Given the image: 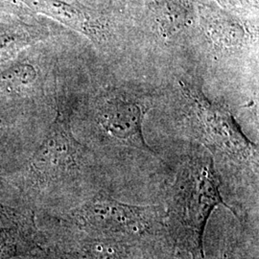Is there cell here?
<instances>
[{
	"label": "cell",
	"mask_w": 259,
	"mask_h": 259,
	"mask_svg": "<svg viewBox=\"0 0 259 259\" xmlns=\"http://www.w3.org/2000/svg\"><path fill=\"white\" fill-rule=\"evenodd\" d=\"M55 100V118L46 136L23 166L7 178L32 211L49 195L72 184L87 164V149L72 130V101L59 91Z\"/></svg>",
	"instance_id": "1"
},
{
	"label": "cell",
	"mask_w": 259,
	"mask_h": 259,
	"mask_svg": "<svg viewBox=\"0 0 259 259\" xmlns=\"http://www.w3.org/2000/svg\"><path fill=\"white\" fill-rule=\"evenodd\" d=\"M172 218L181 240L195 255L204 256V235L211 213L219 206L232 208L223 200L212 157L198 153L181 166L174 185Z\"/></svg>",
	"instance_id": "2"
},
{
	"label": "cell",
	"mask_w": 259,
	"mask_h": 259,
	"mask_svg": "<svg viewBox=\"0 0 259 259\" xmlns=\"http://www.w3.org/2000/svg\"><path fill=\"white\" fill-rule=\"evenodd\" d=\"M180 85L204 145L233 164L257 173V145L245 136L227 107L209 100L198 84L180 81Z\"/></svg>",
	"instance_id": "3"
},
{
	"label": "cell",
	"mask_w": 259,
	"mask_h": 259,
	"mask_svg": "<svg viewBox=\"0 0 259 259\" xmlns=\"http://www.w3.org/2000/svg\"><path fill=\"white\" fill-rule=\"evenodd\" d=\"M154 205L126 204L98 195L73 209L67 221L79 231L94 236H139L158 221Z\"/></svg>",
	"instance_id": "4"
},
{
	"label": "cell",
	"mask_w": 259,
	"mask_h": 259,
	"mask_svg": "<svg viewBox=\"0 0 259 259\" xmlns=\"http://www.w3.org/2000/svg\"><path fill=\"white\" fill-rule=\"evenodd\" d=\"M93 110L95 124L107 139L155 155L143 135V122L150 110L148 98L138 93L111 90L95 98Z\"/></svg>",
	"instance_id": "5"
},
{
	"label": "cell",
	"mask_w": 259,
	"mask_h": 259,
	"mask_svg": "<svg viewBox=\"0 0 259 259\" xmlns=\"http://www.w3.org/2000/svg\"><path fill=\"white\" fill-rule=\"evenodd\" d=\"M8 1V0H7ZM54 19L66 27L74 30L91 39L97 47H104L110 41L112 31L108 19L95 10L80 3H68L64 0H9Z\"/></svg>",
	"instance_id": "6"
},
{
	"label": "cell",
	"mask_w": 259,
	"mask_h": 259,
	"mask_svg": "<svg viewBox=\"0 0 259 259\" xmlns=\"http://www.w3.org/2000/svg\"><path fill=\"white\" fill-rule=\"evenodd\" d=\"M200 20L215 54L221 57L239 55L253 37L239 19L212 7L200 8Z\"/></svg>",
	"instance_id": "7"
},
{
	"label": "cell",
	"mask_w": 259,
	"mask_h": 259,
	"mask_svg": "<svg viewBox=\"0 0 259 259\" xmlns=\"http://www.w3.org/2000/svg\"><path fill=\"white\" fill-rule=\"evenodd\" d=\"M40 70L29 58L0 67V108L32 102L40 89Z\"/></svg>",
	"instance_id": "8"
},
{
	"label": "cell",
	"mask_w": 259,
	"mask_h": 259,
	"mask_svg": "<svg viewBox=\"0 0 259 259\" xmlns=\"http://www.w3.org/2000/svg\"><path fill=\"white\" fill-rule=\"evenodd\" d=\"M47 28L19 19L0 21V64L13 62L29 47L49 37Z\"/></svg>",
	"instance_id": "9"
},
{
	"label": "cell",
	"mask_w": 259,
	"mask_h": 259,
	"mask_svg": "<svg viewBox=\"0 0 259 259\" xmlns=\"http://www.w3.org/2000/svg\"><path fill=\"white\" fill-rule=\"evenodd\" d=\"M148 3L162 38L178 37L193 23V13L185 0H149Z\"/></svg>",
	"instance_id": "10"
},
{
	"label": "cell",
	"mask_w": 259,
	"mask_h": 259,
	"mask_svg": "<svg viewBox=\"0 0 259 259\" xmlns=\"http://www.w3.org/2000/svg\"><path fill=\"white\" fill-rule=\"evenodd\" d=\"M125 247L106 236L91 235L63 252V259H125Z\"/></svg>",
	"instance_id": "11"
},
{
	"label": "cell",
	"mask_w": 259,
	"mask_h": 259,
	"mask_svg": "<svg viewBox=\"0 0 259 259\" xmlns=\"http://www.w3.org/2000/svg\"><path fill=\"white\" fill-rule=\"evenodd\" d=\"M39 248L37 230L15 225L0 227V259L27 256Z\"/></svg>",
	"instance_id": "12"
},
{
	"label": "cell",
	"mask_w": 259,
	"mask_h": 259,
	"mask_svg": "<svg viewBox=\"0 0 259 259\" xmlns=\"http://www.w3.org/2000/svg\"><path fill=\"white\" fill-rule=\"evenodd\" d=\"M30 104L19 103L0 108V153L25 133Z\"/></svg>",
	"instance_id": "13"
},
{
	"label": "cell",
	"mask_w": 259,
	"mask_h": 259,
	"mask_svg": "<svg viewBox=\"0 0 259 259\" xmlns=\"http://www.w3.org/2000/svg\"><path fill=\"white\" fill-rule=\"evenodd\" d=\"M226 9L231 10L241 15L257 12L258 0H216Z\"/></svg>",
	"instance_id": "14"
}]
</instances>
